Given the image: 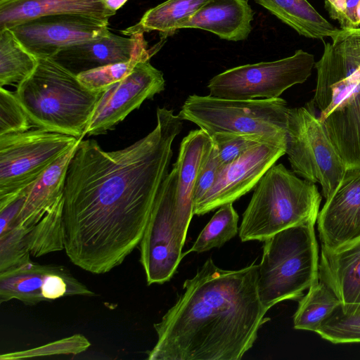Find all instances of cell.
<instances>
[{
  "label": "cell",
  "mask_w": 360,
  "mask_h": 360,
  "mask_svg": "<svg viewBox=\"0 0 360 360\" xmlns=\"http://www.w3.org/2000/svg\"><path fill=\"white\" fill-rule=\"evenodd\" d=\"M76 13L104 20L115 13L102 0H0V30L50 15Z\"/></svg>",
  "instance_id": "19"
},
{
  "label": "cell",
  "mask_w": 360,
  "mask_h": 360,
  "mask_svg": "<svg viewBox=\"0 0 360 360\" xmlns=\"http://www.w3.org/2000/svg\"><path fill=\"white\" fill-rule=\"evenodd\" d=\"M316 222L287 228L264 240L257 289L266 310L284 300H300L319 280Z\"/></svg>",
  "instance_id": "5"
},
{
  "label": "cell",
  "mask_w": 360,
  "mask_h": 360,
  "mask_svg": "<svg viewBox=\"0 0 360 360\" xmlns=\"http://www.w3.org/2000/svg\"><path fill=\"white\" fill-rule=\"evenodd\" d=\"M210 137L216 147L221 167L234 161L250 148L266 143L257 136L217 133Z\"/></svg>",
  "instance_id": "33"
},
{
  "label": "cell",
  "mask_w": 360,
  "mask_h": 360,
  "mask_svg": "<svg viewBox=\"0 0 360 360\" xmlns=\"http://www.w3.org/2000/svg\"><path fill=\"white\" fill-rule=\"evenodd\" d=\"M128 0H102L105 7L115 13Z\"/></svg>",
  "instance_id": "36"
},
{
  "label": "cell",
  "mask_w": 360,
  "mask_h": 360,
  "mask_svg": "<svg viewBox=\"0 0 360 360\" xmlns=\"http://www.w3.org/2000/svg\"><path fill=\"white\" fill-rule=\"evenodd\" d=\"M316 222L321 246L334 248L360 237V169L346 171Z\"/></svg>",
  "instance_id": "14"
},
{
  "label": "cell",
  "mask_w": 360,
  "mask_h": 360,
  "mask_svg": "<svg viewBox=\"0 0 360 360\" xmlns=\"http://www.w3.org/2000/svg\"><path fill=\"white\" fill-rule=\"evenodd\" d=\"M299 34L310 39H333L338 29L325 19L307 0H255Z\"/></svg>",
  "instance_id": "21"
},
{
  "label": "cell",
  "mask_w": 360,
  "mask_h": 360,
  "mask_svg": "<svg viewBox=\"0 0 360 360\" xmlns=\"http://www.w3.org/2000/svg\"><path fill=\"white\" fill-rule=\"evenodd\" d=\"M360 0H325V7L331 18L338 21L342 30L360 27L358 11Z\"/></svg>",
  "instance_id": "35"
},
{
  "label": "cell",
  "mask_w": 360,
  "mask_h": 360,
  "mask_svg": "<svg viewBox=\"0 0 360 360\" xmlns=\"http://www.w3.org/2000/svg\"><path fill=\"white\" fill-rule=\"evenodd\" d=\"M39 59L18 41L11 29L0 30V87L17 84L32 75Z\"/></svg>",
  "instance_id": "24"
},
{
  "label": "cell",
  "mask_w": 360,
  "mask_h": 360,
  "mask_svg": "<svg viewBox=\"0 0 360 360\" xmlns=\"http://www.w3.org/2000/svg\"><path fill=\"white\" fill-rule=\"evenodd\" d=\"M316 333L333 344L360 342V304H340L321 323Z\"/></svg>",
  "instance_id": "28"
},
{
  "label": "cell",
  "mask_w": 360,
  "mask_h": 360,
  "mask_svg": "<svg viewBox=\"0 0 360 360\" xmlns=\"http://www.w3.org/2000/svg\"><path fill=\"white\" fill-rule=\"evenodd\" d=\"M314 56L302 49L271 62L237 66L213 77L210 95L229 99L278 98L286 89L304 83L315 65Z\"/></svg>",
  "instance_id": "9"
},
{
  "label": "cell",
  "mask_w": 360,
  "mask_h": 360,
  "mask_svg": "<svg viewBox=\"0 0 360 360\" xmlns=\"http://www.w3.org/2000/svg\"><path fill=\"white\" fill-rule=\"evenodd\" d=\"M221 167L217 149L213 143L201 165L196 179L193 193V206L213 186Z\"/></svg>",
  "instance_id": "34"
},
{
  "label": "cell",
  "mask_w": 360,
  "mask_h": 360,
  "mask_svg": "<svg viewBox=\"0 0 360 360\" xmlns=\"http://www.w3.org/2000/svg\"><path fill=\"white\" fill-rule=\"evenodd\" d=\"M238 222V214L233 203L221 206L201 231L190 250L184 255L202 253L221 247L237 234Z\"/></svg>",
  "instance_id": "27"
},
{
  "label": "cell",
  "mask_w": 360,
  "mask_h": 360,
  "mask_svg": "<svg viewBox=\"0 0 360 360\" xmlns=\"http://www.w3.org/2000/svg\"><path fill=\"white\" fill-rule=\"evenodd\" d=\"M91 345L82 334H75L42 346L11 353L3 354L1 360H15L52 355H77L86 351Z\"/></svg>",
  "instance_id": "31"
},
{
  "label": "cell",
  "mask_w": 360,
  "mask_h": 360,
  "mask_svg": "<svg viewBox=\"0 0 360 360\" xmlns=\"http://www.w3.org/2000/svg\"><path fill=\"white\" fill-rule=\"evenodd\" d=\"M288 110L286 101L280 97L243 100L193 94L184 102L178 116L210 136H257L286 150Z\"/></svg>",
  "instance_id": "6"
},
{
  "label": "cell",
  "mask_w": 360,
  "mask_h": 360,
  "mask_svg": "<svg viewBox=\"0 0 360 360\" xmlns=\"http://www.w3.org/2000/svg\"><path fill=\"white\" fill-rule=\"evenodd\" d=\"M79 143L56 160L32 184L14 224L27 231L63 197L68 169Z\"/></svg>",
  "instance_id": "20"
},
{
  "label": "cell",
  "mask_w": 360,
  "mask_h": 360,
  "mask_svg": "<svg viewBox=\"0 0 360 360\" xmlns=\"http://www.w3.org/2000/svg\"><path fill=\"white\" fill-rule=\"evenodd\" d=\"M285 154L293 172L314 184L328 199L346 172L345 165L324 127L309 104L289 108Z\"/></svg>",
  "instance_id": "7"
},
{
  "label": "cell",
  "mask_w": 360,
  "mask_h": 360,
  "mask_svg": "<svg viewBox=\"0 0 360 360\" xmlns=\"http://www.w3.org/2000/svg\"><path fill=\"white\" fill-rule=\"evenodd\" d=\"M341 304L334 292L319 280L299 300L293 317V327L297 330L316 332L321 323Z\"/></svg>",
  "instance_id": "25"
},
{
  "label": "cell",
  "mask_w": 360,
  "mask_h": 360,
  "mask_svg": "<svg viewBox=\"0 0 360 360\" xmlns=\"http://www.w3.org/2000/svg\"><path fill=\"white\" fill-rule=\"evenodd\" d=\"M82 139L37 127L0 135V200L20 193Z\"/></svg>",
  "instance_id": "8"
},
{
  "label": "cell",
  "mask_w": 360,
  "mask_h": 360,
  "mask_svg": "<svg viewBox=\"0 0 360 360\" xmlns=\"http://www.w3.org/2000/svg\"><path fill=\"white\" fill-rule=\"evenodd\" d=\"M27 234L17 224L0 231V272L31 261Z\"/></svg>",
  "instance_id": "30"
},
{
  "label": "cell",
  "mask_w": 360,
  "mask_h": 360,
  "mask_svg": "<svg viewBox=\"0 0 360 360\" xmlns=\"http://www.w3.org/2000/svg\"><path fill=\"white\" fill-rule=\"evenodd\" d=\"M259 264L238 270L211 257L185 281L175 304L154 324L149 360H239L269 320L258 294Z\"/></svg>",
  "instance_id": "2"
},
{
  "label": "cell",
  "mask_w": 360,
  "mask_h": 360,
  "mask_svg": "<svg viewBox=\"0 0 360 360\" xmlns=\"http://www.w3.org/2000/svg\"><path fill=\"white\" fill-rule=\"evenodd\" d=\"M319 271L342 305L360 304V237L334 248L321 246Z\"/></svg>",
  "instance_id": "16"
},
{
  "label": "cell",
  "mask_w": 360,
  "mask_h": 360,
  "mask_svg": "<svg viewBox=\"0 0 360 360\" xmlns=\"http://www.w3.org/2000/svg\"><path fill=\"white\" fill-rule=\"evenodd\" d=\"M285 150L269 143L259 144L221 167L213 186L194 205V215L201 216L233 203L254 188Z\"/></svg>",
  "instance_id": "13"
},
{
  "label": "cell",
  "mask_w": 360,
  "mask_h": 360,
  "mask_svg": "<svg viewBox=\"0 0 360 360\" xmlns=\"http://www.w3.org/2000/svg\"><path fill=\"white\" fill-rule=\"evenodd\" d=\"M158 49L144 51L127 61L119 62L89 70L77 75L81 84L87 89L102 93L113 84L129 75L136 64L148 60Z\"/></svg>",
  "instance_id": "29"
},
{
  "label": "cell",
  "mask_w": 360,
  "mask_h": 360,
  "mask_svg": "<svg viewBox=\"0 0 360 360\" xmlns=\"http://www.w3.org/2000/svg\"><path fill=\"white\" fill-rule=\"evenodd\" d=\"M56 264H40L32 260L0 272V303L17 300L34 305L45 301L43 293Z\"/></svg>",
  "instance_id": "22"
},
{
  "label": "cell",
  "mask_w": 360,
  "mask_h": 360,
  "mask_svg": "<svg viewBox=\"0 0 360 360\" xmlns=\"http://www.w3.org/2000/svg\"><path fill=\"white\" fill-rule=\"evenodd\" d=\"M310 103L346 170L360 169V78L353 75L315 89Z\"/></svg>",
  "instance_id": "10"
},
{
  "label": "cell",
  "mask_w": 360,
  "mask_h": 360,
  "mask_svg": "<svg viewBox=\"0 0 360 360\" xmlns=\"http://www.w3.org/2000/svg\"><path fill=\"white\" fill-rule=\"evenodd\" d=\"M254 13L248 0H210L179 29H200L223 39L242 41L252 31Z\"/></svg>",
  "instance_id": "18"
},
{
  "label": "cell",
  "mask_w": 360,
  "mask_h": 360,
  "mask_svg": "<svg viewBox=\"0 0 360 360\" xmlns=\"http://www.w3.org/2000/svg\"><path fill=\"white\" fill-rule=\"evenodd\" d=\"M102 93L85 88L76 75L52 58H39L15 95L32 124L83 139Z\"/></svg>",
  "instance_id": "3"
},
{
  "label": "cell",
  "mask_w": 360,
  "mask_h": 360,
  "mask_svg": "<svg viewBox=\"0 0 360 360\" xmlns=\"http://www.w3.org/2000/svg\"><path fill=\"white\" fill-rule=\"evenodd\" d=\"M148 49L143 33L124 37L110 32L105 37L64 48L51 58L77 75L98 67L127 61Z\"/></svg>",
  "instance_id": "15"
},
{
  "label": "cell",
  "mask_w": 360,
  "mask_h": 360,
  "mask_svg": "<svg viewBox=\"0 0 360 360\" xmlns=\"http://www.w3.org/2000/svg\"><path fill=\"white\" fill-rule=\"evenodd\" d=\"M162 72L148 60L136 64L132 72L104 91L98 100L85 136L112 129L143 102L165 90Z\"/></svg>",
  "instance_id": "12"
},
{
  "label": "cell",
  "mask_w": 360,
  "mask_h": 360,
  "mask_svg": "<svg viewBox=\"0 0 360 360\" xmlns=\"http://www.w3.org/2000/svg\"><path fill=\"white\" fill-rule=\"evenodd\" d=\"M210 136L199 129L191 131L181 141L178 158L176 214L182 231L187 233L193 214V193L202 162L212 146Z\"/></svg>",
  "instance_id": "17"
},
{
  "label": "cell",
  "mask_w": 360,
  "mask_h": 360,
  "mask_svg": "<svg viewBox=\"0 0 360 360\" xmlns=\"http://www.w3.org/2000/svg\"><path fill=\"white\" fill-rule=\"evenodd\" d=\"M321 202L316 184L274 164L255 187L238 229L240 238L264 241L287 228L316 221Z\"/></svg>",
  "instance_id": "4"
},
{
  "label": "cell",
  "mask_w": 360,
  "mask_h": 360,
  "mask_svg": "<svg viewBox=\"0 0 360 360\" xmlns=\"http://www.w3.org/2000/svg\"><path fill=\"white\" fill-rule=\"evenodd\" d=\"M10 29L38 59L51 58L64 48L101 38L110 32L108 20L76 13L41 16Z\"/></svg>",
  "instance_id": "11"
},
{
  "label": "cell",
  "mask_w": 360,
  "mask_h": 360,
  "mask_svg": "<svg viewBox=\"0 0 360 360\" xmlns=\"http://www.w3.org/2000/svg\"><path fill=\"white\" fill-rule=\"evenodd\" d=\"M31 126L15 93L0 87V135L25 131Z\"/></svg>",
  "instance_id": "32"
},
{
  "label": "cell",
  "mask_w": 360,
  "mask_h": 360,
  "mask_svg": "<svg viewBox=\"0 0 360 360\" xmlns=\"http://www.w3.org/2000/svg\"><path fill=\"white\" fill-rule=\"evenodd\" d=\"M63 197L27 231L30 255L34 257L60 251L65 248Z\"/></svg>",
  "instance_id": "26"
},
{
  "label": "cell",
  "mask_w": 360,
  "mask_h": 360,
  "mask_svg": "<svg viewBox=\"0 0 360 360\" xmlns=\"http://www.w3.org/2000/svg\"><path fill=\"white\" fill-rule=\"evenodd\" d=\"M210 0H167L148 10L136 24L121 31L131 36L150 31L160 32L163 37L173 34L184 21Z\"/></svg>",
  "instance_id": "23"
},
{
  "label": "cell",
  "mask_w": 360,
  "mask_h": 360,
  "mask_svg": "<svg viewBox=\"0 0 360 360\" xmlns=\"http://www.w3.org/2000/svg\"><path fill=\"white\" fill-rule=\"evenodd\" d=\"M156 121L148 134L117 150L82 139L70 162L64 250L86 271L108 273L139 245L183 129V120L166 108H157Z\"/></svg>",
  "instance_id": "1"
}]
</instances>
